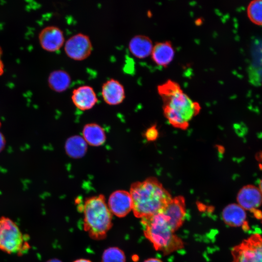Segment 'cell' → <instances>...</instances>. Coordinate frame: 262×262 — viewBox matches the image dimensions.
I'll return each instance as SVG.
<instances>
[{"instance_id":"6da1fadb","label":"cell","mask_w":262,"mask_h":262,"mask_svg":"<svg viewBox=\"0 0 262 262\" xmlns=\"http://www.w3.org/2000/svg\"><path fill=\"white\" fill-rule=\"evenodd\" d=\"M158 92L163 102L165 117L173 127L186 129L190 121L199 112V103L193 100L180 85L172 80H167L157 86Z\"/></svg>"},{"instance_id":"7a4b0ae2","label":"cell","mask_w":262,"mask_h":262,"mask_svg":"<svg viewBox=\"0 0 262 262\" xmlns=\"http://www.w3.org/2000/svg\"><path fill=\"white\" fill-rule=\"evenodd\" d=\"M135 216L139 218L161 213L172 197L155 178L133 183L129 191Z\"/></svg>"},{"instance_id":"3957f363","label":"cell","mask_w":262,"mask_h":262,"mask_svg":"<svg viewBox=\"0 0 262 262\" xmlns=\"http://www.w3.org/2000/svg\"><path fill=\"white\" fill-rule=\"evenodd\" d=\"M144 234L154 248L164 255L182 248V240L169 226L162 213L141 219Z\"/></svg>"},{"instance_id":"277c9868","label":"cell","mask_w":262,"mask_h":262,"mask_svg":"<svg viewBox=\"0 0 262 262\" xmlns=\"http://www.w3.org/2000/svg\"><path fill=\"white\" fill-rule=\"evenodd\" d=\"M83 227L89 236L104 238L112 226V215L102 195L87 198L83 206Z\"/></svg>"},{"instance_id":"5b68a950","label":"cell","mask_w":262,"mask_h":262,"mask_svg":"<svg viewBox=\"0 0 262 262\" xmlns=\"http://www.w3.org/2000/svg\"><path fill=\"white\" fill-rule=\"evenodd\" d=\"M30 246L28 237L9 217H0V250L9 254L23 255Z\"/></svg>"},{"instance_id":"8992f818","label":"cell","mask_w":262,"mask_h":262,"mask_svg":"<svg viewBox=\"0 0 262 262\" xmlns=\"http://www.w3.org/2000/svg\"><path fill=\"white\" fill-rule=\"evenodd\" d=\"M232 262H262V236L254 233L231 250Z\"/></svg>"},{"instance_id":"52a82bcc","label":"cell","mask_w":262,"mask_h":262,"mask_svg":"<svg viewBox=\"0 0 262 262\" xmlns=\"http://www.w3.org/2000/svg\"><path fill=\"white\" fill-rule=\"evenodd\" d=\"M64 47L66 55L76 61L86 59L93 51V45L90 37L82 33L69 37L65 41Z\"/></svg>"},{"instance_id":"ba28073f","label":"cell","mask_w":262,"mask_h":262,"mask_svg":"<svg viewBox=\"0 0 262 262\" xmlns=\"http://www.w3.org/2000/svg\"><path fill=\"white\" fill-rule=\"evenodd\" d=\"M172 229L175 232L183 224L186 215L184 198L177 196L172 198L161 213Z\"/></svg>"},{"instance_id":"9c48e42d","label":"cell","mask_w":262,"mask_h":262,"mask_svg":"<svg viewBox=\"0 0 262 262\" xmlns=\"http://www.w3.org/2000/svg\"><path fill=\"white\" fill-rule=\"evenodd\" d=\"M40 46L44 50L49 52L59 50L65 43L63 31L58 27L53 25L44 28L39 34Z\"/></svg>"},{"instance_id":"30bf717a","label":"cell","mask_w":262,"mask_h":262,"mask_svg":"<svg viewBox=\"0 0 262 262\" xmlns=\"http://www.w3.org/2000/svg\"><path fill=\"white\" fill-rule=\"evenodd\" d=\"M108 206L111 213L118 217L127 215L132 210V201L129 192L116 190L110 196Z\"/></svg>"},{"instance_id":"8fae6325","label":"cell","mask_w":262,"mask_h":262,"mask_svg":"<svg viewBox=\"0 0 262 262\" xmlns=\"http://www.w3.org/2000/svg\"><path fill=\"white\" fill-rule=\"evenodd\" d=\"M71 100L74 105L82 111L92 109L98 101L94 89L88 85L79 86L73 89Z\"/></svg>"},{"instance_id":"7c38bea8","label":"cell","mask_w":262,"mask_h":262,"mask_svg":"<svg viewBox=\"0 0 262 262\" xmlns=\"http://www.w3.org/2000/svg\"><path fill=\"white\" fill-rule=\"evenodd\" d=\"M101 95L107 104L116 105L121 103L126 97L125 88L117 80L110 78L101 86Z\"/></svg>"},{"instance_id":"4fadbf2b","label":"cell","mask_w":262,"mask_h":262,"mask_svg":"<svg viewBox=\"0 0 262 262\" xmlns=\"http://www.w3.org/2000/svg\"><path fill=\"white\" fill-rule=\"evenodd\" d=\"M238 204L245 210H256L262 203V194L259 188L252 185L242 187L237 196Z\"/></svg>"},{"instance_id":"5bb4252c","label":"cell","mask_w":262,"mask_h":262,"mask_svg":"<svg viewBox=\"0 0 262 262\" xmlns=\"http://www.w3.org/2000/svg\"><path fill=\"white\" fill-rule=\"evenodd\" d=\"M150 55L156 65L165 67L173 60L175 49L170 41L158 42L153 45Z\"/></svg>"},{"instance_id":"9a60e30c","label":"cell","mask_w":262,"mask_h":262,"mask_svg":"<svg viewBox=\"0 0 262 262\" xmlns=\"http://www.w3.org/2000/svg\"><path fill=\"white\" fill-rule=\"evenodd\" d=\"M153 47L151 39L143 34L133 36L130 40L128 48L130 52L139 59L146 58L150 55Z\"/></svg>"},{"instance_id":"2e32d148","label":"cell","mask_w":262,"mask_h":262,"mask_svg":"<svg viewBox=\"0 0 262 262\" xmlns=\"http://www.w3.org/2000/svg\"><path fill=\"white\" fill-rule=\"evenodd\" d=\"M246 218L245 210L238 204L232 203L227 205L222 212L223 220L225 224L231 227L245 226Z\"/></svg>"},{"instance_id":"e0dca14e","label":"cell","mask_w":262,"mask_h":262,"mask_svg":"<svg viewBox=\"0 0 262 262\" xmlns=\"http://www.w3.org/2000/svg\"><path fill=\"white\" fill-rule=\"evenodd\" d=\"M48 83L51 89L60 93L69 88L71 83V78L66 71L64 69H56L49 74Z\"/></svg>"},{"instance_id":"ac0fdd59","label":"cell","mask_w":262,"mask_h":262,"mask_svg":"<svg viewBox=\"0 0 262 262\" xmlns=\"http://www.w3.org/2000/svg\"><path fill=\"white\" fill-rule=\"evenodd\" d=\"M82 136L87 144L94 147L102 145L106 140L103 129L96 123L85 125L82 130Z\"/></svg>"},{"instance_id":"d6986e66","label":"cell","mask_w":262,"mask_h":262,"mask_svg":"<svg viewBox=\"0 0 262 262\" xmlns=\"http://www.w3.org/2000/svg\"><path fill=\"white\" fill-rule=\"evenodd\" d=\"M65 149L66 154L71 158L77 159L84 156L87 150V143L80 136L69 137L66 141Z\"/></svg>"},{"instance_id":"ffe728a7","label":"cell","mask_w":262,"mask_h":262,"mask_svg":"<svg viewBox=\"0 0 262 262\" xmlns=\"http://www.w3.org/2000/svg\"><path fill=\"white\" fill-rule=\"evenodd\" d=\"M248 16L254 23L262 25V0L252 1L247 8Z\"/></svg>"},{"instance_id":"44dd1931","label":"cell","mask_w":262,"mask_h":262,"mask_svg":"<svg viewBox=\"0 0 262 262\" xmlns=\"http://www.w3.org/2000/svg\"><path fill=\"white\" fill-rule=\"evenodd\" d=\"M102 262H125L126 258L123 251L115 247L106 249L103 253Z\"/></svg>"},{"instance_id":"7402d4cb","label":"cell","mask_w":262,"mask_h":262,"mask_svg":"<svg viewBox=\"0 0 262 262\" xmlns=\"http://www.w3.org/2000/svg\"><path fill=\"white\" fill-rule=\"evenodd\" d=\"M144 135L147 141H154L159 135L158 131L155 126H152L147 130Z\"/></svg>"},{"instance_id":"603a6c76","label":"cell","mask_w":262,"mask_h":262,"mask_svg":"<svg viewBox=\"0 0 262 262\" xmlns=\"http://www.w3.org/2000/svg\"><path fill=\"white\" fill-rule=\"evenodd\" d=\"M2 50L0 47V75L3 73L4 66L1 60Z\"/></svg>"},{"instance_id":"cb8c5ba5","label":"cell","mask_w":262,"mask_h":262,"mask_svg":"<svg viewBox=\"0 0 262 262\" xmlns=\"http://www.w3.org/2000/svg\"><path fill=\"white\" fill-rule=\"evenodd\" d=\"M5 145V140L2 133L0 132V151L3 148Z\"/></svg>"},{"instance_id":"d4e9b609","label":"cell","mask_w":262,"mask_h":262,"mask_svg":"<svg viewBox=\"0 0 262 262\" xmlns=\"http://www.w3.org/2000/svg\"><path fill=\"white\" fill-rule=\"evenodd\" d=\"M144 262H163L161 260L156 258H151L147 259Z\"/></svg>"},{"instance_id":"484cf974","label":"cell","mask_w":262,"mask_h":262,"mask_svg":"<svg viewBox=\"0 0 262 262\" xmlns=\"http://www.w3.org/2000/svg\"><path fill=\"white\" fill-rule=\"evenodd\" d=\"M73 262H92L89 260L85 259H78L77 260H75Z\"/></svg>"},{"instance_id":"4316f807","label":"cell","mask_w":262,"mask_h":262,"mask_svg":"<svg viewBox=\"0 0 262 262\" xmlns=\"http://www.w3.org/2000/svg\"><path fill=\"white\" fill-rule=\"evenodd\" d=\"M259 190H260L262 194V179L261 180L259 184Z\"/></svg>"},{"instance_id":"83f0119b","label":"cell","mask_w":262,"mask_h":262,"mask_svg":"<svg viewBox=\"0 0 262 262\" xmlns=\"http://www.w3.org/2000/svg\"><path fill=\"white\" fill-rule=\"evenodd\" d=\"M47 262H62L60 261L59 260H57V259H52V260H50L48 261Z\"/></svg>"},{"instance_id":"f1b7e54d","label":"cell","mask_w":262,"mask_h":262,"mask_svg":"<svg viewBox=\"0 0 262 262\" xmlns=\"http://www.w3.org/2000/svg\"><path fill=\"white\" fill-rule=\"evenodd\" d=\"M261 60H262V59H261Z\"/></svg>"}]
</instances>
